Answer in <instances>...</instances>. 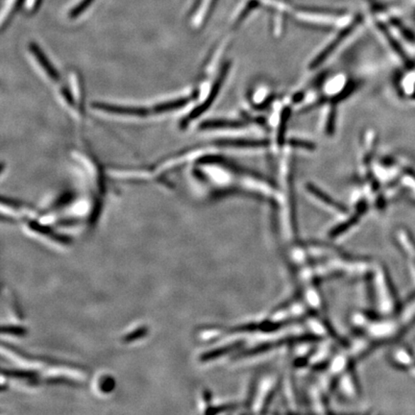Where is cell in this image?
Wrapping results in <instances>:
<instances>
[{"label": "cell", "instance_id": "cell-1", "mask_svg": "<svg viewBox=\"0 0 415 415\" xmlns=\"http://www.w3.org/2000/svg\"><path fill=\"white\" fill-rule=\"evenodd\" d=\"M97 109L110 114H124V116L144 117L149 114L146 109L125 107V106L110 105V104L98 103Z\"/></svg>", "mask_w": 415, "mask_h": 415}, {"label": "cell", "instance_id": "cell-2", "mask_svg": "<svg viewBox=\"0 0 415 415\" xmlns=\"http://www.w3.org/2000/svg\"><path fill=\"white\" fill-rule=\"evenodd\" d=\"M226 75H227V68H224L223 72H221L220 78H218L217 82V85H215L214 89H212L211 97H210L209 99H207L206 103L203 104L200 108L196 109L195 111H193V113L190 114V119H195V117H199V114L203 113L204 111H206L208 107L211 105L212 99H214L215 97H217L218 91H220L221 84H222V81L224 80V78H225Z\"/></svg>", "mask_w": 415, "mask_h": 415}, {"label": "cell", "instance_id": "cell-3", "mask_svg": "<svg viewBox=\"0 0 415 415\" xmlns=\"http://www.w3.org/2000/svg\"><path fill=\"white\" fill-rule=\"evenodd\" d=\"M308 188L311 195L315 196V198H318L319 201H321L322 203L326 204L327 206L331 207L333 210H335V211L338 212H345V209H344L343 206H340V204L335 203V201H333L332 198H330L329 196L325 195V193H322L321 190H319L318 188H316L315 185H308Z\"/></svg>", "mask_w": 415, "mask_h": 415}, {"label": "cell", "instance_id": "cell-4", "mask_svg": "<svg viewBox=\"0 0 415 415\" xmlns=\"http://www.w3.org/2000/svg\"><path fill=\"white\" fill-rule=\"evenodd\" d=\"M394 359L398 365L409 367L415 365V357L406 349H398L394 353Z\"/></svg>", "mask_w": 415, "mask_h": 415}, {"label": "cell", "instance_id": "cell-5", "mask_svg": "<svg viewBox=\"0 0 415 415\" xmlns=\"http://www.w3.org/2000/svg\"><path fill=\"white\" fill-rule=\"evenodd\" d=\"M187 102L188 98H181V99L169 101V102L159 104V105L156 106L154 112H156V113H165V112L176 110V109L183 107V106L185 105Z\"/></svg>", "mask_w": 415, "mask_h": 415}, {"label": "cell", "instance_id": "cell-6", "mask_svg": "<svg viewBox=\"0 0 415 415\" xmlns=\"http://www.w3.org/2000/svg\"><path fill=\"white\" fill-rule=\"evenodd\" d=\"M415 320V296L406 305L401 313V323L408 325Z\"/></svg>", "mask_w": 415, "mask_h": 415}, {"label": "cell", "instance_id": "cell-7", "mask_svg": "<svg viewBox=\"0 0 415 415\" xmlns=\"http://www.w3.org/2000/svg\"><path fill=\"white\" fill-rule=\"evenodd\" d=\"M221 146H227L233 147H263L266 143L262 141H245V140H233L220 141Z\"/></svg>", "mask_w": 415, "mask_h": 415}, {"label": "cell", "instance_id": "cell-8", "mask_svg": "<svg viewBox=\"0 0 415 415\" xmlns=\"http://www.w3.org/2000/svg\"><path fill=\"white\" fill-rule=\"evenodd\" d=\"M239 124L234 122H226V120H212V122H205L202 125L204 129H215V128L239 127Z\"/></svg>", "mask_w": 415, "mask_h": 415}, {"label": "cell", "instance_id": "cell-9", "mask_svg": "<svg viewBox=\"0 0 415 415\" xmlns=\"http://www.w3.org/2000/svg\"><path fill=\"white\" fill-rule=\"evenodd\" d=\"M291 144H296V146L305 147V149H311V144L310 143H305V141H293Z\"/></svg>", "mask_w": 415, "mask_h": 415}]
</instances>
